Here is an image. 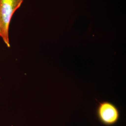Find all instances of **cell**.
Returning a JSON list of instances; mask_svg holds the SVG:
<instances>
[{
  "label": "cell",
  "mask_w": 126,
  "mask_h": 126,
  "mask_svg": "<svg viewBox=\"0 0 126 126\" xmlns=\"http://www.w3.org/2000/svg\"><path fill=\"white\" fill-rule=\"evenodd\" d=\"M23 0H0V36L9 47V24L14 14L20 8Z\"/></svg>",
  "instance_id": "cell-1"
},
{
  "label": "cell",
  "mask_w": 126,
  "mask_h": 126,
  "mask_svg": "<svg viewBox=\"0 0 126 126\" xmlns=\"http://www.w3.org/2000/svg\"><path fill=\"white\" fill-rule=\"evenodd\" d=\"M96 113L99 122L105 126H113L120 119L119 109L115 105L108 101L99 102Z\"/></svg>",
  "instance_id": "cell-2"
}]
</instances>
